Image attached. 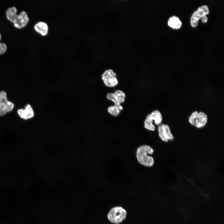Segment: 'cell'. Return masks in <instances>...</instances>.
I'll return each instance as SVG.
<instances>
[{
  "mask_svg": "<svg viewBox=\"0 0 224 224\" xmlns=\"http://www.w3.org/2000/svg\"><path fill=\"white\" fill-rule=\"evenodd\" d=\"M35 31L42 36H45L48 33L49 27L47 24L43 21L37 23L34 26Z\"/></svg>",
  "mask_w": 224,
  "mask_h": 224,
  "instance_id": "8fae6325",
  "label": "cell"
},
{
  "mask_svg": "<svg viewBox=\"0 0 224 224\" xmlns=\"http://www.w3.org/2000/svg\"><path fill=\"white\" fill-rule=\"evenodd\" d=\"M158 131L159 137L163 141L167 142L174 140V137L168 125L161 124L158 126Z\"/></svg>",
  "mask_w": 224,
  "mask_h": 224,
  "instance_id": "52a82bcc",
  "label": "cell"
},
{
  "mask_svg": "<svg viewBox=\"0 0 224 224\" xmlns=\"http://www.w3.org/2000/svg\"><path fill=\"white\" fill-rule=\"evenodd\" d=\"M123 107L121 105H114L109 107L107 110L109 113L114 116H117L123 110Z\"/></svg>",
  "mask_w": 224,
  "mask_h": 224,
  "instance_id": "5bb4252c",
  "label": "cell"
},
{
  "mask_svg": "<svg viewBox=\"0 0 224 224\" xmlns=\"http://www.w3.org/2000/svg\"><path fill=\"white\" fill-rule=\"evenodd\" d=\"M208 117L204 112H200L198 113L195 121L194 126L196 128H200L204 127L207 122Z\"/></svg>",
  "mask_w": 224,
  "mask_h": 224,
  "instance_id": "30bf717a",
  "label": "cell"
},
{
  "mask_svg": "<svg viewBox=\"0 0 224 224\" xmlns=\"http://www.w3.org/2000/svg\"><path fill=\"white\" fill-rule=\"evenodd\" d=\"M208 7L207 5H202L199 7L193 13L190 19V25L193 27H195L198 25V21L203 16L209 13Z\"/></svg>",
  "mask_w": 224,
  "mask_h": 224,
  "instance_id": "5b68a950",
  "label": "cell"
},
{
  "mask_svg": "<svg viewBox=\"0 0 224 224\" xmlns=\"http://www.w3.org/2000/svg\"><path fill=\"white\" fill-rule=\"evenodd\" d=\"M127 215L126 210L120 206H116L112 208L107 215V217L111 223L118 224L125 219Z\"/></svg>",
  "mask_w": 224,
  "mask_h": 224,
  "instance_id": "7a4b0ae2",
  "label": "cell"
},
{
  "mask_svg": "<svg viewBox=\"0 0 224 224\" xmlns=\"http://www.w3.org/2000/svg\"><path fill=\"white\" fill-rule=\"evenodd\" d=\"M198 112L197 111H195L192 113L189 117V121L190 124L194 126L195 121L197 117Z\"/></svg>",
  "mask_w": 224,
  "mask_h": 224,
  "instance_id": "e0dca14e",
  "label": "cell"
},
{
  "mask_svg": "<svg viewBox=\"0 0 224 224\" xmlns=\"http://www.w3.org/2000/svg\"><path fill=\"white\" fill-rule=\"evenodd\" d=\"M106 98L108 100L112 101L114 103V105H120V103L117 97L114 93H108L106 95Z\"/></svg>",
  "mask_w": 224,
  "mask_h": 224,
  "instance_id": "9a60e30c",
  "label": "cell"
},
{
  "mask_svg": "<svg viewBox=\"0 0 224 224\" xmlns=\"http://www.w3.org/2000/svg\"><path fill=\"white\" fill-rule=\"evenodd\" d=\"M154 152L153 148L150 146L143 145L139 147L136 152V156L138 162L146 167H152L154 163L153 158L148 155Z\"/></svg>",
  "mask_w": 224,
  "mask_h": 224,
  "instance_id": "6da1fadb",
  "label": "cell"
},
{
  "mask_svg": "<svg viewBox=\"0 0 224 224\" xmlns=\"http://www.w3.org/2000/svg\"><path fill=\"white\" fill-rule=\"evenodd\" d=\"M114 93L117 97L120 104L124 102L125 98V94L123 91L119 90H117L114 92Z\"/></svg>",
  "mask_w": 224,
  "mask_h": 224,
  "instance_id": "2e32d148",
  "label": "cell"
},
{
  "mask_svg": "<svg viewBox=\"0 0 224 224\" xmlns=\"http://www.w3.org/2000/svg\"><path fill=\"white\" fill-rule=\"evenodd\" d=\"M14 107V104L7 100L6 92L4 91H0V116H2L11 111Z\"/></svg>",
  "mask_w": 224,
  "mask_h": 224,
  "instance_id": "277c9868",
  "label": "cell"
},
{
  "mask_svg": "<svg viewBox=\"0 0 224 224\" xmlns=\"http://www.w3.org/2000/svg\"><path fill=\"white\" fill-rule=\"evenodd\" d=\"M29 21L28 16L25 11H21L17 15L13 23L14 26L18 29H21L26 26Z\"/></svg>",
  "mask_w": 224,
  "mask_h": 224,
  "instance_id": "ba28073f",
  "label": "cell"
},
{
  "mask_svg": "<svg viewBox=\"0 0 224 224\" xmlns=\"http://www.w3.org/2000/svg\"><path fill=\"white\" fill-rule=\"evenodd\" d=\"M7 49V46L5 44L0 43V54L4 53L6 52Z\"/></svg>",
  "mask_w": 224,
  "mask_h": 224,
  "instance_id": "ac0fdd59",
  "label": "cell"
},
{
  "mask_svg": "<svg viewBox=\"0 0 224 224\" xmlns=\"http://www.w3.org/2000/svg\"><path fill=\"white\" fill-rule=\"evenodd\" d=\"M168 25L174 29L180 28L182 25V22L177 16H173L170 17L168 21Z\"/></svg>",
  "mask_w": 224,
  "mask_h": 224,
  "instance_id": "7c38bea8",
  "label": "cell"
},
{
  "mask_svg": "<svg viewBox=\"0 0 224 224\" xmlns=\"http://www.w3.org/2000/svg\"><path fill=\"white\" fill-rule=\"evenodd\" d=\"M17 113L21 118L25 120L31 119L35 115L33 109L31 105L29 104L25 106L24 109H18Z\"/></svg>",
  "mask_w": 224,
  "mask_h": 224,
  "instance_id": "9c48e42d",
  "label": "cell"
},
{
  "mask_svg": "<svg viewBox=\"0 0 224 224\" xmlns=\"http://www.w3.org/2000/svg\"><path fill=\"white\" fill-rule=\"evenodd\" d=\"M116 74L111 69L105 71L102 74L101 78L105 85L108 87H114L118 83Z\"/></svg>",
  "mask_w": 224,
  "mask_h": 224,
  "instance_id": "8992f818",
  "label": "cell"
},
{
  "mask_svg": "<svg viewBox=\"0 0 224 224\" xmlns=\"http://www.w3.org/2000/svg\"><path fill=\"white\" fill-rule=\"evenodd\" d=\"M17 10L15 7H12L8 8L6 12V15L7 19L13 23L14 19L16 16Z\"/></svg>",
  "mask_w": 224,
  "mask_h": 224,
  "instance_id": "4fadbf2b",
  "label": "cell"
},
{
  "mask_svg": "<svg viewBox=\"0 0 224 224\" xmlns=\"http://www.w3.org/2000/svg\"><path fill=\"white\" fill-rule=\"evenodd\" d=\"M162 118L160 112L158 110H155L151 114L147 115L144 120V128L153 131L155 130V127L153 123V121L155 124L159 125L161 124Z\"/></svg>",
  "mask_w": 224,
  "mask_h": 224,
  "instance_id": "3957f363",
  "label": "cell"
},
{
  "mask_svg": "<svg viewBox=\"0 0 224 224\" xmlns=\"http://www.w3.org/2000/svg\"><path fill=\"white\" fill-rule=\"evenodd\" d=\"M202 22L205 23L208 21V19L206 15L203 16L201 18Z\"/></svg>",
  "mask_w": 224,
  "mask_h": 224,
  "instance_id": "d6986e66",
  "label": "cell"
},
{
  "mask_svg": "<svg viewBox=\"0 0 224 224\" xmlns=\"http://www.w3.org/2000/svg\"><path fill=\"white\" fill-rule=\"evenodd\" d=\"M1 34H0V40L1 39Z\"/></svg>",
  "mask_w": 224,
  "mask_h": 224,
  "instance_id": "ffe728a7",
  "label": "cell"
}]
</instances>
